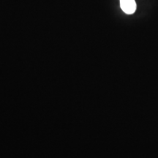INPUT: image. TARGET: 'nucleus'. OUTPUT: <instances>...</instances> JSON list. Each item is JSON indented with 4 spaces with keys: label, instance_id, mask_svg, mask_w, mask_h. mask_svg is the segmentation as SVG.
<instances>
[{
    "label": "nucleus",
    "instance_id": "1",
    "mask_svg": "<svg viewBox=\"0 0 158 158\" xmlns=\"http://www.w3.org/2000/svg\"><path fill=\"white\" fill-rule=\"evenodd\" d=\"M120 7L126 14H133L136 10L135 0H120Z\"/></svg>",
    "mask_w": 158,
    "mask_h": 158
}]
</instances>
